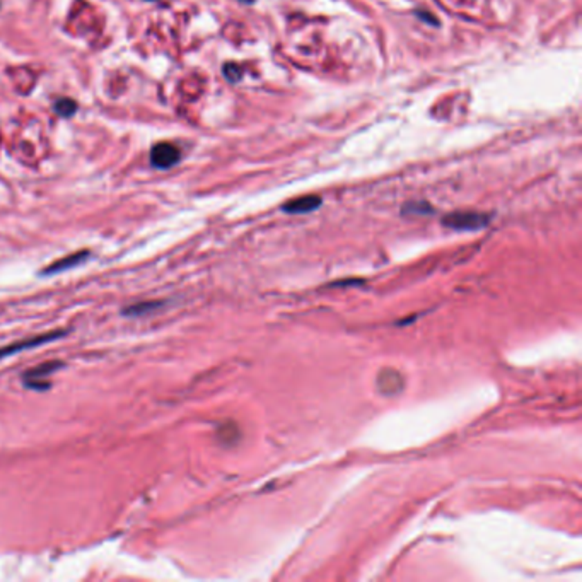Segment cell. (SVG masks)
Instances as JSON below:
<instances>
[{
    "label": "cell",
    "instance_id": "1",
    "mask_svg": "<svg viewBox=\"0 0 582 582\" xmlns=\"http://www.w3.org/2000/svg\"><path fill=\"white\" fill-rule=\"evenodd\" d=\"M442 224L456 231H475L489 224V216L478 212H454L444 217Z\"/></svg>",
    "mask_w": 582,
    "mask_h": 582
},
{
    "label": "cell",
    "instance_id": "4",
    "mask_svg": "<svg viewBox=\"0 0 582 582\" xmlns=\"http://www.w3.org/2000/svg\"><path fill=\"white\" fill-rule=\"evenodd\" d=\"M62 335H65V332H50L45 335H39V337H32V338H28V340L17 341V344L9 345V347L0 348V359L7 357V355L19 354V352L28 350V348L38 347V345L46 344V341H52V340H55V338H60Z\"/></svg>",
    "mask_w": 582,
    "mask_h": 582
},
{
    "label": "cell",
    "instance_id": "5",
    "mask_svg": "<svg viewBox=\"0 0 582 582\" xmlns=\"http://www.w3.org/2000/svg\"><path fill=\"white\" fill-rule=\"evenodd\" d=\"M319 205H321V198H319V196L306 195L287 202L285 205H283V210H285L287 214H308L318 209Z\"/></svg>",
    "mask_w": 582,
    "mask_h": 582
},
{
    "label": "cell",
    "instance_id": "6",
    "mask_svg": "<svg viewBox=\"0 0 582 582\" xmlns=\"http://www.w3.org/2000/svg\"><path fill=\"white\" fill-rule=\"evenodd\" d=\"M87 254H89V251H79V253L71 254V256L62 258V260H58V261H55V263L50 265V267H46V270L43 272V274H45V275H50V274H60V272L68 270V268L77 267V265L81 263V261L86 260Z\"/></svg>",
    "mask_w": 582,
    "mask_h": 582
},
{
    "label": "cell",
    "instance_id": "11",
    "mask_svg": "<svg viewBox=\"0 0 582 582\" xmlns=\"http://www.w3.org/2000/svg\"><path fill=\"white\" fill-rule=\"evenodd\" d=\"M149 2H152V0H149Z\"/></svg>",
    "mask_w": 582,
    "mask_h": 582
},
{
    "label": "cell",
    "instance_id": "3",
    "mask_svg": "<svg viewBox=\"0 0 582 582\" xmlns=\"http://www.w3.org/2000/svg\"><path fill=\"white\" fill-rule=\"evenodd\" d=\"M62 367V362H45V364H39V366L32 367V369H29L28 373H24V384H26L28 388H32V389H39V391H43V389H46L50 386V384L43 383L41 379H45L48 374L55 373L57 369H60Z\"/></svg>",
    "mask_w": 582,
    "mask_h": 582
},
{
    "label": "cell",
    "instance_id": "9",
    "mask_svg": "<svg viewBox=\"0 0 582 582\" xmlns=\"http://www.w3.org/2000/svg\"><path fill=\"white\" fill-rule=\"evenodd\" d=\"M224 75L225 77L229 79V81L231 82H238L239 81V77H241V71H239L238 67H236V65H232V64H227L224 67Z\"/></svg>",
    "mask_w": 582,
    "mask_h": 582
},
{
    "label": "cell",
    "instance_id": "7",
    "mask_svg": "<svg viewBox=\"0 0 582 582\" xmlns=\"http://www.w3.org/2000/svg\"><path fill=\"white\" fill-rule=\"evenodd\" d=\"M53 110H55L58 116L68 118V116H74L75 111H77V103L74 100H68V97H62V100H58L53 104Z\"/></svg>",
    "mask_w": 582,
    "mask_h": 582
},
{
    "label": "cell",
    "instance_id": "2",
    "mask_svg": "<svg viewBox=\"0 0 582 582\" xmlns=\"http://www.w3.org/2000/svg\"><path fill=\"white\" fill-rule=\"evenodd\" d=\"M180 161V149L169 142H159L151 151V165L158 169L173 167Z\"/></svg>",
    "mask_w": 582,
    "mask_h": 582
},
{
    "label": "cell",
    "instance_id": "8",
    "mask_svg": "<svg viewBox=\"0 0 582 582\" xmlns=\"http://www.w3.org/2000/svg\"><path fill=\"white\" fill-rule=\"evenodd\" d=\"M159 303H140V304H133V306H129V308L123 311V315L126 316H140V315H145V312L152 311L154 308H158Z\"/></svg>",
    "mask_w": 582,
    "mask_h": 582
},
{
    "label": "cell",
    "instance_id": "10",
    "mask_svg": "<svg viewBox=\"0 0 582 582\" xmlns=\"http://www.w3.org/2000/svg\"><path fill=\"white\" fill-rule=\"evenodd\" d=\"M241 2H245V3H251V2H253V0H241Z\"/></svg>",
    "mask_w": 582,
    "mask_h": 582
}]
</instances>
